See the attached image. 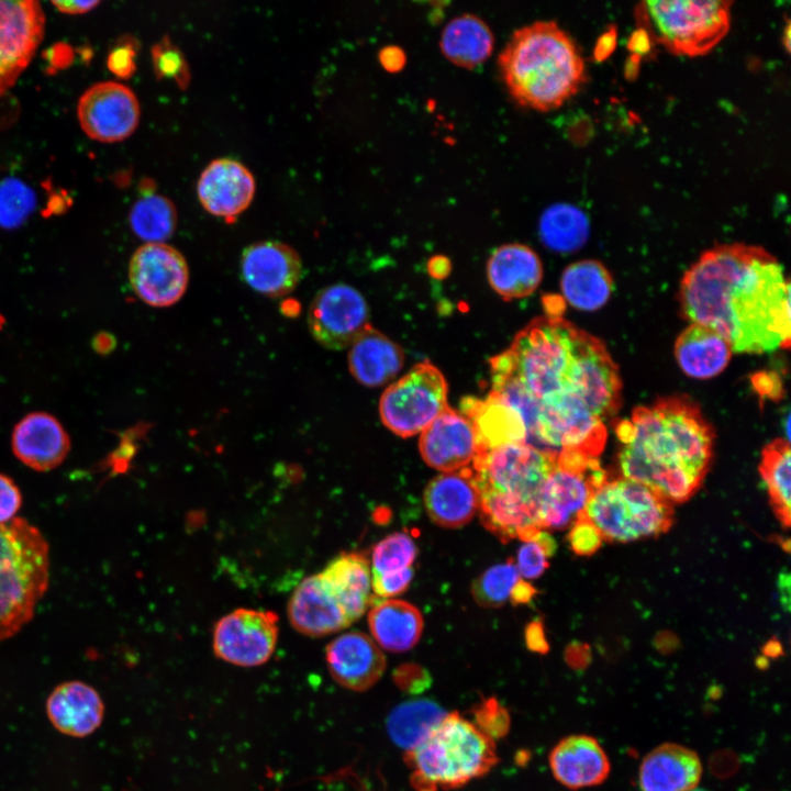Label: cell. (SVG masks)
I'll return each instance as SVG.
<instances>
[{"label": "cell", "mask_w": 791, "mask_h": 791, "mask_svg": "<svg viewBox=\"0 0 791 791\" xmlns=\"http://www.w3.org/2000/svg\"><path fill=\"white\" fill-rule=\"evenodd\" d=\"M241 272L255 291L269 297L289 294L302 278L303 267L299 254L289 245L263 241L249 245L242 254Z\"/></svg>", "instance_id": "ac0fdd59"}, {"label": "cell", "mask_w": 791, "mask_h": 791, "mask_svg": "<svg viewBox=\"0 0 791 791\" xmlns=\"http://www.w3.org/2000/svg\"><path fill=\"white\" fill-rule=\"evenodd\" d=\"M417 548L406 533H394L380 541L372 550V575L399 571L412 566Z\"/></svg>", "instance_id": "60d3db41"}, {"label": "cell", "mask_w": 791, "mask_h": 791, "mask_svg": "<svg viewBox=\"0 0 791 791\" xmlns=\"http://www.w3.org/2000/svg\"><path fill=\"white\" fill-rule=\"evenodd\" d=\"M568 541L575 554L589 556L600 548L603 538L598 528L581 511L571 524Z\"/></svg>", "instance_id": "ee69618b"}, {"label": "cell", "mask_w": 791, "mask_h": 791, "mask_svg": "<svg viewBox=\"0 0 791 791\" xmlns=\"http://www.w3.org/2000/svg\"><path fill=\"white\" fill-rule=\"evenodd\" d=\"M608 478L599 463L584 472H570L555 467L538 499L537 517L541 528H564L572 524L592 492Z\"/></svg>", "instance_id": "2e32d148"}, {"label": "cell", "mask_w": 791, "mask_h": 791, "mask_svg": "<svg viewBox=\"0 0 791 791\" xmlns=\"http://www.w3.org/2000/svg\"><path fill=\"white\" fill-rule=\"evenodd\" d=\"M556 458V454L527 443H510L478 450L472 470L478 487L514 497L537 513L542 488Z\"/></svg>", "instance_id": "9c48e42d"}, {"label": "cell", "mask_w": 791, "mask_h": 791, "mask_svg": "<svg viewBox=\"0 0 791 791\" xmlns=\"http://www.w3.org/2000/svg\"><path fill=\"white\" fill-rule=\"evenodd\" d=\"M479 489L472 468L434 477L424 490V506L438 526L457 528L471 521L479 510Z\"/></svg>", "instance_id": "7402d4cb"}, {"label": "cell", "mask_w": 791, "mask_h": 791, "mask_svg": "<svg viewBox=\"0 0 791 791\" xmlns=\"http://www.w3.org/2000/svg\"><path fill=\"white\" fill-rule=\"evenodd\" d=\"M372 639L380 648L403 653L413 648L421 638L423 619L420 611L402 600L377 603L368 615Z\"/></svg>", "instance_id": "1f68e13d"}, {"label": "cell", "mask_w": 791, "mask_h": 791, "mask_svg": "<svg viewBox=\"0 0 791 791\" xmlns=\"http://www.w3.org/2000/svg\"><path fill=\"white\" fill-rule=\"evenodd\" d=\"M381 66L391 73L401 70L405 65V53L397 45L382 47L378 55Z\"/></svg>", "instance_id": "816d5d0a"}, {"label": "cell", "mask_w": 791, "mask_h": 791, "mask_svg": "<svg viewBox=\"0 0 791 791\" xmlns=\"http://www.w3.org/2000/svg\"><path fill=\"white\" fill-rule=\"evenodd\" d=\"M521 580L512 560L497 564L482 572L472 583L475 601L484 608H499L511 595L514 586Z\"/></svg>", "instance_id": "ab89813d"}, {"label": "cell", "mask_w": 791, "mask_h": 791, "mask_svg": "<svg viewBox=\"0 0 791 791\" xmlns=\"http://www.w3.org/2000/svg\"><path fill=\"white\" fill-rule=\"evenodd\" d=\"M129 280L143 302L165 308L178 302L186 292L189 268L178 249L165 243H146L131 257Z\"/></svg>", "instance_id": "4fadbf2b"}, {"label": "cell", "mask_w": 791, "mask_h": 791, "mask_svg": "<svg viewBox=\"0 0 791 791\" xmlns=\"http://www.w3.org/2000/svg\"><path fill=\"white\" fill-rule=\"evenodd\" d=\"M439 46L445 57L463 68H474L492 53L494 37L489 25L472 13L448 21L442 31Z\"/></svg>", "instance_id": "836d02e7"}, {"label": "cell", "mask_w": 791, "mask_h": 791, "mask_svg": "<svg viewBox=\"0 0 791 791\" xmlns=\"http://www.w3.org/2000/svg\"><path fill=\"white\" fill-rule=\"evenodd\" d=\"M415 791L457 789L487 775L499 761L494 740L457 712L447 715L404 753Z\"/></svg>", "instance_id": "5b68a950"}, {"label": "cell", "mask_w": 791, "mask_h": 791, "mask_svg": "<svg viewBox=\"0 0 791 791\" xmlns=\"http://www.w3.org/2000/svg\"><path fill=\"white\" fill-rule=\"evenodd\" d=\"M549 767L554 778L577 790L602 783L610 773V761L599 742L589 735H570L552 749Z\"/></svg>", "instance_id": "cb8c5ba5"}, {"label": "cell", "mask_w": 791, "mask_h": 791, "mask_svg": "<svg viewBox=\"0 0 791 791\" xmlns=\"http://www.w3.org/2000/svg\"><path fill=\"white\" fill-rule=\"evenodd\" d=\"M692 791H706V790H704V789H698V788H697V789H694V790H692Z\"/></svg>", "instance_id": "9f6ffc18"}, {"label": "cell", "mask_w": 791, "mask_h": 791, "mask_svg": "<svg viewBox=\"0 0 791 791\" xmlns=\"http://www.w3.org/2000/svg\"><path fill=\"white\" fill-rule=\"evenodd\" d=\"M487 277L491 288L504 300L532 294L543 278L538 255L520 243L498 247L487 263Z\"/></svg>", "instance_id": "4316f807"}, {"label": "cell", "mask_w": 791, "mask_h": 791, "mask_svg": "<svg viewBox=\"0 0 791 791\" xmlns=\"http://www.w3.org/2000/svg\"><path fill=\"white\" fill-rule=\"evenodd\" d=\"M475 724L493 740L509 728V714L494 699L483 701L475 712Z\"/></svg>", "instance_id": "f6af8a7d"}, {"label": "cell", "mask_w": 791, "mask_h": 791, "mask_svg": "<svg viewBox=\"0 0 791 791\" xmlns=\"http://www.w3.org/2000/svg\"><path fill=\"white\" fill-rule=\"evenodd\" d=\"M498 66L511 97L537 111L559 108L586 79L576 42L553 20L516 29L499 54Z\"/></svg>", "instance_id": "277c9868"}, {"label": "cell", "mask_w": 791, "mask_h": 791, "mask_svg": "<svg viewBox=\"0 0 791 791\" xmlns=\"http://www.w3.org/2000/svg\"><path fill=\"white\" fill-rule=\"evenodd\" d=\"M288 616L299 633L312 637L338 632L350 624L319 573L303 579L293 591Z\"/></svg>", "instance_id": "484cf974"}, {"label": "cell", "mask_w": 791, "mask_h": 791, "mask_svg": "<svg viewBox=\"0 0 791 791\" xmlns=\"http://www.w3.org/2000/svg\"><path fill=\"white\" fill-rule=\"evenodd\" d=\"M491 364V393L521 417L526 443L598 457L621 404L619 369L597 337L553 311L534 319Z\"/></svg>", "instance_id": "6da1fadb"}, {"label": "cell", "mask_w": 791, "mask_h": 791, "mask_svg": "<svg viewBox=\"0 0 791 791\" xmlns=\"http://www.w3.org/2000/svg\"><path fill=\"white\" fill-rule=\"evenodd\" d=\"M582 512L603 541L616 543L658 536L673 521L670 502L647 486L623 477L608 478L592 492Z\"/></svg>", "instance_id": "ba28073f"}, {"label": "cell", "mask_w": 791, "mask_h": 791, "mask_svg": "<svg viewBox=\"0 0 791 791\" xmlns=\"http://www.w3.org/2000/svg\"><path fill=\"white\" fill-rule=\"evenodd\" d=\"M202 207L215 216L233 220L250 204L255 193L253 174L239 161L215 159L202 171L197 186Z\"/></svg>", "instance_id": "ffe728a7"}, {"label": "cell", "mask_w": 791, "mask_h": 791, "mask_svg": "<svg viewBox=\"0 0 791 791\" xmlns=\"http://www.w3.org/2000/svg\"><path fill=\"white\" fill-rule=\"evenodd\" d=\"M535 594H536V589L527 581H524L521 579L514 586V588L511 592V595H510V600H511L512 604H514V605L525 604V603L530 602L534 598Z\"/></svg>", "instance_id": "11a10c76"}, {"label": "cell", "mask_w": 791, "mask_h": 791, "mask_svg": "<svg viewBox=\"0 0 791 791\" xmlns=\"http://www.w3.org/2000/svg\"><path fill=\"white\" fill-rule=\"evenodd\" d=\"M21 504L22 494L19 487L10 477L0 474V524L16 517Z\"/></svg>", "instance_id": "c3c4849f"}, {"label": "cell", "mask_w": 791, "mask_h": 791, "mask_svg": "<svg viewBox=\"0 0 791 791\" xmlns=\"http://www.w3.org/2000/svg\"><path fill=\"white\" fill-rule=\"evenodd\" d=\"M732 4L728 0L642 1L634 15L667 51L697 57L709 53L727 34Z\"/></svg>", "instance_id": "52a82bcc"}, {"label": "cell", "mask_w": 791, "mask_h": 791, "mask_svg": "<svg viewBox=\"0 0 791 791\" xmlns=\"http://www.w3.org/2000/svg\"><path fill=\"white\" fill-rule=\"evenodd\" d=\"M733 350L714 330L690 323L678 336L675 356L680 369L695 379H710L728 365Z\"/></svg>", "instance_id": "f546056e"}, {"label": "cell", "mask_w": 791, "mask_h": 791, "mask_svg": "<svg viewBox=\"0 0 791 791\" xmlns=\"http://www.w3.org/2000/svg\"><path fill=\"white\" fill-rule=\"evenodd\" d=\"M135 49L131 43L115 46L108 57L109 69L120 78H129L135 70Z\"/></svg>", "instance_id": "681fc988"}, {"label": "cell", "mask_w": 791, "mask_h": 791, "mask_svg": "<svg viewBox=\"0 0 791 791\" xmlns=\"http://www.w3.org/2000/svg\"><path fill=\"white\" fill-rule=\"evenodd\" d=\"M701 776L702 764L694 750L665 743L643 758L638 783L642 791H692Z\"/></svg>", "instance_id": "d4e9b609"}, {"label": "cell", "mask_w": 791, "mask_h": 791, "mask_svg": "<svg viewBox=\"0 0 791 791\" xmlns=\"http://www.w3.org/2000/svg\"><path fill=\"white\" fill-rule=\"evenodd\" d=\"M44 27L45 15L37 1L0 0V97L29 66Z\"/></svg>", "instance_id": "9a60e30c"}, {"label": "cell", "mask_w": 791, "mask_h": 791, "mask_svg": "<svg viewBox=\"0 0 791 791\" xmlns=\"http://www.w3.org/2000/svg\"><path fill=\"white\" fill-rule=\"evenodd\" d=\"M464 414L472 422L479 449H489L510 443H526V433L520 415L493 393L484 400L466 399Z\"/></svg>", "instance_id": "d6a6232c"}, {"label": "cell", "mask_w": 791, "mask_h": 791, "mask_svg": "<svg viewBox=\"0 0 791 791\" xmlns=\"http://www.w3.org/2000/svg\"><path fill=\"white\" fill-rule=\"evenodd\" d=\"M100 2L96 0H67L53 1L52 4L66 14H82L94 9Z\"/></svg>", "instance_id": "db71d44e"}, {"label": "cell", "mask_w": 791, "mask_h": 791, "mask_svg": "<svg viewBox=\"0 0 791 791\" xmlns=\"http://www.w3.org/2000/svg\"><path fill=\"white\" fill-rule=\"evenodd\" d=\"M759 472L766 483L775 514L784 527H789L791 454L788 439H776L764 448Z\"/></svg>", "instance_id": "8d00e7d4"}, {"label": "cell", "mask_w": 791, "mask_h": 791, "mask_svg": "<svg viewBox=\"0 0 791 791\" xmlns=\"http://www.w3.org/2000/svg\"><path fill=\"white\" fill-rule=\"evenodd\" d=\"M130 224L133 232L147 243H164L175 232L176 208L164 196L144 194L131 209Z\"/></svg>", "instance_id": "f35d334b"}, {"label": "cell", "mask_w": 791, "mask_h": 791, "mask_svg": "<svg viewBox=\"0 0 791 791\" xmlns=\"http://www.w3.org/2000/svg\"><path fill=\"white\" fill-rule=\"evenodd\" d=\"M690 323L708 326L733 353L760 354L790 344V283L765 248L740 243L704 252L680 282Z\"/></svg>", "instance_id": "7a4b0ae2"}, {"label": "cell", "mask_w": 791, "mask_h": 791, "mask_svg": "<svg viewBox=\"0 0 791 791\" xmlns=\"http://www.w3.org/2000/svg\"><path fill=\"white\" fill-rule=\"evenodd\" d=\"M447 713L430 700L408 701L391 711L387 731L394 744L408 751L420 744Z\"/></svg>", "instance_id": "d590c367"}, {"label": "cell", "mask_w": 791, "mask_h": 791, "mask_svg": "<svg viewBox=\"0 0 791 791\" xmlns=\"http://www.w3.org/2000/svg\"><path fill=\"white\" fill-rule=\"evenodd\" d=\"M560 288L564 299L573 308L594 311L602 308L613 291L609 270L598 260L584 259L565 268Z\"/></svg>", "instance_id": "e575fe53"}, {"label": "cell", "mask_w": 791, "mask_h": 791, "mask_svg": "<svg viewBox=\"0 0 791 791\" xmlns=\"http://www.w3.org/2000/svg\"><path fill=\"white\" fill-rule=\"evenodd\" d=\"M478 489L481 521L502 542L515 537L532 541L542 531L537 513L519 499L490 488Z\"/></svg>", "instance_id": "4dcf8cb0"}, {"label": "cell", "mask_w": 791, "mask_h": 791, "mask_svg": "<svg viewBox=\"0 0 791 791\" xmlns=\"http://www.w3.org/2000/svg\"><path fill=\"white\" fill-rule=\"evenodd\" d=\"M589 223L584 213L568 203L550 205L539 221V236L548 248L567 253L581 247L588 238Z\"/></svg>", "instance_id": "74e56055"}, {"label": "cell", "mask_w": 791, "mask_h": 791, "mask_svg": "<svg viewBox=\"0 0 791 791\" xmlns=\"http://www.w3.org/2000/svg\"><path fill=\"white\" fill-rule=\"evenodd\" d=\"M328 671L343 688L366 691L375 686L386 669L381 648L361 632H347L334 638L325 649Z\"/></svg>", "instance_id": "d6986e66"}, {"label": "cell", "mask_w": 791, "mask_h": 791, "mask_svg": "<svg viewBox=\"0 0 791 791\" xmlns=\"http://www.w3.org/2000/svg\"><path fill=\"white\" fill-rule=\"evenodd\" d=\"M277 623L274 612L237 609L215 624L213 651L218 658L235 666H260L276 648Z\"/></svg>", "instance_id": "8fae6325"}, {"label": "cell", "mask_w": 791, "mask_h": 791, "mask_svg": "<svg viewBox=\"0 0 791 791\" xmlns=\"http://www.w3.org/2000/svg\"><path fill=\"white\" fill-rule=\"evenodd\" d=\"M412 578L413 569L409 567L399 571L372 575L371 586L378 597L391 598L403 592Z\"/></svg>", "instance_id": "7dc6e473"}, {"label": "cell", "mask_w": 791, "mask_h": 791, "mask_svg": "<svg viewBox=\"0 0 791 791\" xmlns=\"http://www.w3.org/2000/svg\"><path fill=\"white\" fill-rule=\"evenodd\" d=\"M11 446L21 463L43 472L64 463L70 450V438L55 416L32 412L15 424Z\"/></svg>", "instance_id": "44dd1931"}, {"label": "cell", "mask_w": 791, "mask_h": 791, "mask_svg": "<svg viewBox=\"0 0 791 791\" xmlns=\"http://www.w3.org/2000/svg\"><path fill=\"white\" fill-rule=\"evenodd\" d=\"M447 391L446 379L436 366L416 364L381 394L380 419L398 436L422 433L448 408Z\"/></svg>", "instance_id": "30bf717a"}, {"label": "cell", "mask_w": 791, "mask_h": 791, "mask_svg": "<svg viewBox=\"0 0 791 791\" xmlns=\"http://www.w3.org/2000/svg\"><path fill=\"white\" fill-rule=\"evenodd\" d=\"M49 582L48 544L21 517L0 524V642L27 624Z\"/></svg>", "instance_id": "8992f818"}, {"label": "cell", "mask_w": 791, "mask_h": 791, "mask_svg": "<svg viewBox=\"0 0 791 791\" xmlns=\"http://www.w3.org/2000/svg\"><path fill=\"white\" fill-rule=\"evenodd\" d=\"M419 448L430 467L453 472L472 463L479 443L472 422L448 406L421 433Z\"/></svg>", "instance_id": "e0dca14e"}, {"label": "cell", "mask_w": 791, "mask_h": 791, "mask_svg": "<svg viewBox=\"0 0 791 791\" xmlns=\"http://www.w3.org/2000/svg\"><path fill=\"white\" fill-rule=\"evenodd\" d=\"M394 678L404 688H415L419 687L417 684H424L428 680L426 671L422 667L412 664L399 667L394 672Z\"/></svg>", "instance_id": "f907efd6"}, {"label": "cell", "mask_w": 791, "mask_h": 791, "mask_svg": "<svg viewBox=\"0 0 791 791\" xmlns=\"http://www.w3.org/2000/svg\"><path fill=\"white\" fill-rule=\"evenodd\" d=\"M152 57L159 78L172 79L181 88L187 87L190 74L185 55L168 37L153 47Z\"/></svg>", "instance_id": "7bdbcfd3"}, {"label": "cell", "mask_w": 791, "mask_h": 791, "mask_svg": "<svg viewBox=\"0 0 791 791\" xmlns=\"http://www.w3.org/2000/svg\"><path fill=\"white\" fill-rule=\"evenodd\" d=\"M402 348L370 324L350 345L348 367L353 377L366 387H380L402 369Z\"/></svg>", "instance_id": "83f0119b"}, {"label": "cell", "mask_w": 791, "mask_h": 791, "mask_svg": "<svg viewBox=\"0 0 791 791\" xmlns=\"http://www.w3.org/2000/svg\"><path fill=\"white\" fill-rule=\"evenodd\" d=\"M525 640L531 650L538 653H546L548 650L544 627L538 620L527 624L525 628Z\"/></svg>", "instance_id": "f5cc1de1"}, {"label": "cell", "mask_w": 791, "mask_h": 791, "mask_svg": "<svg viewBox=\"0 0 791 791\" xmlns=\"http://www.w3.org/2000/svg\"><path fill=\"white\" fill-rule=\"evenodd\" d=\"M46 714L62 734L83 738L102 724L104 704L93 687L71 680L58 684L51 692L46 700Z\"/></svg>", "instance_id": "603a6c76"}, {"label": "cell", "mask_w": 791, "mask_h": 791, "mask_svg": "<svg viewBox=\"0 0 791 791\" xmlns=\"http://www.w3.org/2000/svg\"><path fill=\"white\" fill-rule=\"evenodd\" d=\"M319 576L350 623L365 613L370 604L371 575L364 555L342 554Z\"/></svg>", "instance_id": "f1b7e54d"}, {"label": "cell", "mask_w": 791, "mask_h": 791, "mask_svg": "<svg viewBox=\"0 0 791 791\" xmlns=\"http://www.w3.org/2000/svg\"><path fill=\"white\" fill-rule=\"evenodd\" d=\"M548 557L545 548L537 541L524 542L517 552L516 569L520 577L538 578L548 567Z\"/></svg>", "instance_id": "bcb514c9"}, {"label": "cell", "mask_w": 791, "mask_h": 791, "mask_svg": "<svg viewBox=\"0 0 791 791\" xmlns=\"http://www.w3.org/2000/svg\"><path fill=\"white\" fill-rule=\"evenodd\" d=\"M615 430L623 478L647 486L671 504L694 493L710 466L714 436L693 401L659 399L636 408Z\"/></svg>", "instance_id": "3957f363"}, {"label": "cell", "mask_w": 791, "mask_h": 791, "mask_svg": "<svg viewBox=\"0 0 791 791\" xmlns=\"http://www.w3.org/2000/svg\"><path fill=\"white\" fill-rule=\"evenodd\" d=\"M369 325L368 305L363 294L346 283L320 290L308 312L313 338L327 349H343L353 344Z\"/></svg>", "instance_id": "7c38bea8"}, {"label": "cell", "mask_w": 791, "mask_h": 791, "mask_svg": "<svg viewBox=\"0 0 791 791\" xmlns=\"http://www.w3.org/2000/svg\"><path fill=\"white\" fill-rule=\"evenodd\" d=\"M35 205L33 190L24 182L8 178L0 182V226H20Z\"/></svg>", "instance_id": "b9f144b4"}, {"label": "cell", "mask_w": 791, "mask_h": 791, "mask_svg": "<svg viewBox=\"0 0 791 791\" xmlns=\"http://www.w3.org/2000/svg\"><path fill=\"white\" fill-rule=\"evenodd\" d=\"M79 124L85 134L101 143L127 138L140 122V103L135 93L116 81L89 87L77 105Z\"/></svg>", "instance_id": "5bb4252c"}]
</instances>
